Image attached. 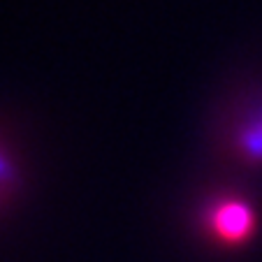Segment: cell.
Here are the masks:
<instances>
[{
  "label": "cell",
  "instance_id": "1",
  "mask_svg": "<svg viewBox=\"0 0 262 262\" xmlns=\"http://www.w3.org/2000/svg\"><path fill=\"white\" fill-rule=\"evenodd\" d=\"M257 228V213L239 198H221L204 211V230L221 246H242L251 242Z\"/></svg>",
  "mask_w": 262,
  "mask_h": 262
},
{
  "label": "cell",
  "instance_id": "2",
  "mask_svg": "<svg viewBox=\"0 0 262 262\" xmlns=\"http://www.w3.org/2000/svg\"><path fill=\"white\" fill-rule=\"evenodd\" d=\"M228 148L244 167H262V95H257L234 121Z\"/></svg>",
  "mask_w": 262,
  "mask_h": 262
}]
</instances>
